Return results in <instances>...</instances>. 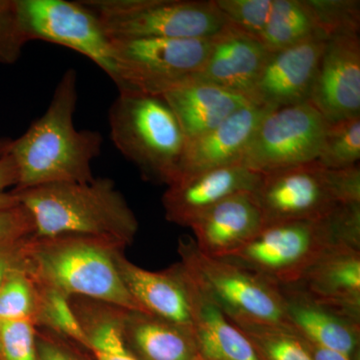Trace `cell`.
<instances>
[{"instance_id": "obj_1", "label": "cell", "mask_w": 360, "mask_h": 360, "mask_svg": "<svg viewBox=\"0 0 360 360\" xmlns=\"http://www.w3.org/2000/svg\"><path fill=\"white\" fill-rule=\"evenodd\" d=\"M78 101L77 72L70 68L61 77L49 108L15 139H0V156H8L16 168L13 191L96 179L92 162L103 148V135L78 130L75 113Z\"/></svg>"}, {"instance_id": "obj_2", "label": "cell", "mask_w": 360, "mask_h": 360, "mask_svg": "<svg viewBox=\"0 0 360 360\" xmlns=\"http://www.w3.org/2000/svg\"><path fill=\"white\" fill-rule=\"evenodd\" d=\"M30 213L32 238L77 236L96 239L122 250L131 245L139 220L115 182L98 177L11 191Z\"/></svg>"}, {"instance_id": "obj_3", "label": "cell", "mask_w": 360, "mask_h": 360, "mask_svg": "<svg viewBox=\"0 0 360 360\" xmlns=\"http://www.w3.org/2000/svg\"><path fill=\"white\" fill-rule=\"evenodd\" d=\"M338 245L360 246V205H341L322 219L265 225L243 248L224 259L277 285H292Z\"/></svg>"}, {"instance_id": "obj_4", "label": "cell", "mask_w": 360, "mask_h": 360, "mask_svg": "<svg viewBox=\"0 0 360 360\" xmlns=\"http://www.w3.org/2000/svg\"><path fill=\"white\" fill-rule=\"evenodd\" d=\"M118 250L96 239L77 236L30 238L23 246V259L35 285L68 297L86 296L124 311L144 312L118 271Z\"/></svg>"}, {"instance_id": "obj_5", "label": "cell", "mask_w": 360, "mask_h": 360, "mask_svg": "<svg viewBox=\"0 0 360 360\" xmlns=\"http://www.w3.org/2000/svg\"><path fill=\"white\" fill-rule=\"evenodd\" d=\"M108 122L116 149L146 179L174 184L186 139L162 96L120 92L108 111Z\"/></svg>"}, {"instance_id": "obj_6", "label": "cell", "mask_w": 360, "mask_h": 360, "mask_svg": "<svg viewBox=\"0 0 360 360\" xmlns=\"http://www.w3.org/2000/svg\"><path fill=\"white\" fill-rule=\"evenodd\" d=\"M110 39H207L227 21L214 0H78Z\"/></svg>"}, {"instance_id": "obj_7", "label": "cell", "mask_w": 360, "mask_h": 360, "mask_svg": "<svg viewBox=\"0 0 360 360\" xmlns=\"http://www.w3.org/2000/svg\"><path fill=\"white\" fill-rule=\"evenodd\" d=\"M181 264L229 321L288 326L281 286L224 259L203 255L193 241L181 243Z\"/></svg>"}, {"instance_id": "obj_8", "label": "cell", "mask_w": 360, "mask_h": 360, "mask_svg": "<svg viewBox=\"0 0 360 360\" xmlns=\"http://www.w3.org/2000/svg\"><path fill=\"white\" fill-rule=\"evenodd\" d=\"M113 84L120 92L162 96L202 66L207 39H111Z\"/></svg>"}, {"instance_id": "obj_9", "label": "cell", "mask_w": 360, "mask_h": 360, "mask_svg": "<svg viewBox=\"0 0 360 360\" xmlns=\"http://www.w3.org/2000/svg\"><path fill=\"white\" fill-rule=\"evenodd\" d=\"M326 125L309 101L271 110L258 124L240 163L265 174L317 160Z\"/></svg>"}, {"instance_id": "obj_10", "label": "cell", "mask_w": 360, "mask_h": 360, "mask_svg": "<svg viewBox=\"0 0 360 360\" xmlns=\"http://www.w3.org/2000/svg\"><path fill=\"white\" fill-rule=\"evenodd\" d=\"M265 225L319 219L343 205L330 170L317 160L262 174L253 191Z\"/></svg>"}, {"instance_id": "obj_11", "label": "cell", "mask_w": 360, "mask_h": 360, "mask_svg": "<svg viewBox=\"0 0 360 360\" xmlns=\"http://www.w3.org/2000/svg\"><path fill=\"white\" fill-rule=\"evenodd\" d=\"M18 6L30 41L44 40L72 49L94 61L112 80L111 39L78 0H18Z\"/></svg>"}, {"instance_id": "obj_12", "label": "cell", "mask_w": 360, "mask_h": 360, "mask_svg": "<svg viewBox=\"0 0 360 360\" xmlns=\"http://www.w3.org/2000/svg\"><path fill=\"white\" fill-rule=\"evenodd\" d=\"M307 101L328 122L360 116L359 34L326 40Z\"/></svg>"}, {"instance_id": "obj_13", "label": "cell", "mask_w": 360, "mask_h": 360, "mask_svg": "<svg viewBox=\"0 0 360 360\" xmlns=\"http://www.w3.org/2000/svg\"><path fill=\"white\" fill-rule=\"evenodd\" d=\"M326 40L314 35L281 51L269 52L251 89V101L272 110L309 101Z\"/></svg>"}, {"instance_id": "obj_14", "label": "cell", "mask_w": 360, "mask_h": 360, "mask_svg": "<svg viewBox=\"0 0 360 360\" xmlns=\"http://www.w3.org/2000/svg\"><path fill=\"white\" fill-rule=\"evenodd\" d=\"M262 175L238 163L176 180L163 194L167 219L191 226L194 220L225 198L243 191L253 193Z\"/></svg>"}, {"instance_id": "obj_15", "label": "cell", "mask_w": 360, "mask_h": 360, "mask_svg": "<svg viewBox=\"0 0 360 360\" xmlns=\"http://www.w3.org/2000/svg\"><path fill=\"white\" fill-rule=\"evenodd\" d=\"M271 110L250 103L214 129L186 141L176 180L240 163L258 124Z\"/></svg>"}, {"instance_id": "obj_16", "label": "cell", "mask_w": 360, "mask_h": 360, "mask_svg": "<svg viewBox=\"0 0 360 360\" xmlns=\"http://www.w3.org/2000/svg\"><path fill=\"white\" fill-rule=\"evenodd\" d=\"M264 219L255 194H233L191 224L196 248L207 257L226 258L264 229Z\"/></svg>"}, {"instance_id": "obj_17", "label": "cell", "mask_w": 360, "mask_h": 360, "mask_svg": "<svg viewBox=\"0 0 360 360\" xmlns=\"http://www.w3.org/2000/svg\"><path fill=\"white\" fill-rule=\"evenodd\" d=\"M269 53L259 40L227 23L210 37L202 66L191 78L250 96Z\"/></svg>"}, {"instance_id": "obj_18", "label": "cell", "mask_w": 360, "mask_h": 360, "mask_svg": "<svg viewBox=\"0 0 360 360\" xmlns=\"http://www.w3.org/2000/svg\"><path fill=\"white\" fill-rule=\"evenodd\" d=\"M292 285L315 302L360 322V246H335Z\"/></svg>"}, {"instance_id": "obj_19", "label": "cell", "mask_w": 360, "mask_h": 360, "mask_svg": "<svg viewBox=\"0 0 360 360\" xmlns=\"http://www.w3.org/2000/svg\"><path fill=\"white\" fill-rule=\"evenodd\" d=\"M115 262L127 290L146 314L193 329L191 297L181 264L153 272L137 266L116 251Z\"/></svg>"}, {"instance_id": "obj_20", "label": "cell", "mask_w": 360, "mask_h": 360, "mask_svg": "<svg viewBox=\"0 0 360 360\" xmlns=\"http://www.w3.org/2000/svg\"><path fill=\"white\" fill-rule=\"evenodd\" d=\"M288 326L303 340L359 357L360 322L315 302L295 285L281 286Z\"/></svg>"}, {"instance_id": "obj_21", "label": "cell", "mask_w": 360, "mask_h": 360, "mask_svg": "<svg viewBox=\"0 0 360 360\" xmlns=\"http://www.w3.org/2000/svg\"><path fill=\"white\" fill-rule=\"evenodd\" d=\"M184 269L191 297L193 333L203 360H262L248 336Z\"/></svg>"}, {"instance_id": "obj_22", "label": "cell", "mask_w": 360, "mask_h": 360, "mask_svg": "<svg viewBox=\"0 0 360 360\" xmlns=\"http://www.w3.org/2000/svg\"><path fill=\"white\" fill-rule=\"evenodd\" d=\"M179 120L186 141L214 129L248 105L250 96L188 78L162 96Z\"/></svg>"}, {"instance_id": "obj_23", "label": "cell", "mask_w": 360, "mask_h": 360, "mask_svg": "<svg viewBox=\"0 0 360 360\" xmlns=\"http://www.w3.org/2000/svg\"><path fill=\"white\" fill-rule=\"evenodd\" d=\"M122 331L141 360H202L193 329L155 315L123 311Z\"/></svg>"}, {"instance_id": "obj_24", "label": "cell", "mask_w": 360, "mask_h": 360, "mask_svg": "<svg viewBox=\"0 0 360 360\" xmlns=\"http://www.w3.org/2000/svg\"><path fill=\"white\" fill-rule=\"evenodd\" d=\"M314 35L321 34L307 0H274L269 22L259 41L267 51L274 52Z\"/></svg>"}, {"instance_id": "obj_25", "label": "cell", "mask_w": 360, "mask_h": 360, "mask_svg": "<svg viewBox=\"0 0 360 360\" xmlns=\"http://www.w3.org/2000/svg\"><path fill=\"white\" fill-rule=\"evenodd\" d=\"M231 321L248 336L262 360H312L302 338L290 326Z\"/></svg>"}, {"instance_id": "obj_26", "label": "cell", "mask_w": 360, "mask_h": 360, "mask_svg": "<svg viewBox=\"0 0 360 360\" xmlns=\"http://www.w3.org/2000/svg\"><path fill=\"white\" fill-rule=\"evenodd\" d=\"M360 116L328 122L317 161L328 169L359 165Z\"/></svg>"}, {"instance_id": "obj_27", "label": "cell", "mask_w": 360, "mask_h": 360, "mask_svg": "<svg viewBox=\"0 0 360 360\" xmlns=\"http://www.w3.org/2000/svg\"><path fill=\"white\" fill-rule=\"evenodd\" d=\"M122 312L92 315L86 321L79 319L97 360H141L127 347L122 331Z\"/></svg>"}, {"instance_id": "obj_28", "label": "cell", "mask_w": 360, "mask_h": 360, "mask_svg": "<svg viewBox=\"0 0 360 360\" xmlns=\"http://www.w3.org/2000/svg\"><path fill=\"white\" fill-rule=\"evenodd\" d=\"M40 321L59 333L90 348L89 338L68 296L49 288L37 290L35 321Z\"/></svg>"}, {"instance_id": "obj_29", "label": "cell", "mask_w": 360, "mask_h": 360, "mask_svg": "<svg viewBox=\"0 0 360 360\" xmlns=\"http://www.w3.org/2000/svg\"><path fill=\"white\" fill-rule=\"evenodd\" d=\"M37 288L26 271L25 259L7 274L0 288V322L34 319Z\"/></svg>"}, {"instance_id": "obj_30", "label": "cell", "mask_w": 360, "mask_h": 360, "mask_svg": "<svg viewBox=\"0 0 360 360\" xmlns=\"http://www.w3.org/2000/svg\"><path fill=\"white\" fill-rule=\"evenodd\" d=\"M319 34L326 39L342 34H359V0H307Z\"/></svg>"}, {"instance_id": "obj_31", "label": "cell", "mask_w": 360, "mask_h": 360, "mask_svg": "<svg viewBox=\"0 0 360 360\" xmlns=\"http://www.w3.org/2000/svg\"><path fill=\"white\" fill-rule=\"evenodd\" d=\"M225 20L236 30L259 40L269 22L274 0H214Z\"/></svg>"}, {"instance_id": "obj_32", "label": "cell", "mask_w": 360, "mask_h": 360, "mask_svg": "<svg viewBox=\"0 0 360 360\" xmlns=\"http://www.w3.org/2000/svg\"><path fill=\"white\" fill-rule=\"evenodd\" d=\"M28 42L18 0H0V63H15Z\"/></svg>"}, {"instance_id": "obj_33", "label": "cell", "mask_w": 360, "mask_h": 360, "mask_svg": "<svg viewBox=\"0 0 360 360\" xmlns=\"http://www.w3.org/2000/svg\"><path fill=\"white\" fill-rule=\"evenodd\" d=\"M34 319L0 322V354L6 360L37 359Z\"/></svg>"}, {"instance_id": "obj_34", "label": "cell", "mask_w": 360, "mask_h": 360, "mask_svg": "<svg viewBox=\"0 0 360 360\" xmlns=\"http://www.w3.org/2000/svg\"><path fill=\"white\" fill-rule=\"evenodd\" d=\"M33 233L32 215L20 203L0 210V248L20 243L32 238Z\"/></svg>"}, {"instance_id": "obj_35", "label": "cell", "mask_w": 360, "mask_h": 360, "mask_svg": "<svg viewBox=\"0 0 360 360\" xmlns=\"http://www.w3.org/2000/svg\"><path fill=\"white\" fill-rule=\"evenodd\" d=\"M18 174L13 160L8 156H0V210L18 205L13 193H8V187L16 186Z\"/></svg>"}, {"instance_id": "obj_36", "label": "cell", "mask_w": 360, "mask_h": 360, "mask_svg": "<svg viewBox=\"0 0 360 360\" xmlns=\"http://www.w3.org/2000/svg\"><path fill=\"white\" fill-rule=\"evenodd\" d=\"M23 246H25V243H23ZM23 246L16 248V250H14L13 245L0 248V288H1L2 283H4L7 274L14 267L22 264Z\"/></svg>"}, {"instance_id": "obj_37", "label": "cell", "mask_w": 360, "mask_h": 360, "mask_svg": "<svg viewBox=\"0 0 360 360\" xmlns=\"http://www.w3.org/2000/svg\"><path fill=\"white\" fill-rule=\"evenodd\" d=\"M302 340L303 343H304L305 347H307L310 355H311L312 360H359V357H352L349 355L336 352V350L319 347V345L303 340L302 338Z\"/></svg>"}, {"instance_id": "obj_38", "label": "cell", "mask_w": 360, "mask_h": 360, "mask_svg": "<svg viewBox=\"0 0 360 360\" xmlns=\"http://www.w3.org/2000/svg\"><path fill=\"white\" fill-rule=\"evenodd\" d=\"M37 350L39 360H75L60 348L49 342L39 343Z\"/></svg>"}, {"instance_id": "obj_39", "label": "cell", "mask_w": 360, "mask_h": 360, "mask_svg": "<svg viewBox=\"0 0 360 360\" xmlns=\"http://www.w3.org/2000/svg\"><path fill=\"white\" fill-rule=\"evenodd\" d=\"M203 360V359H202Z\"/></svg>"}]
</instances>
